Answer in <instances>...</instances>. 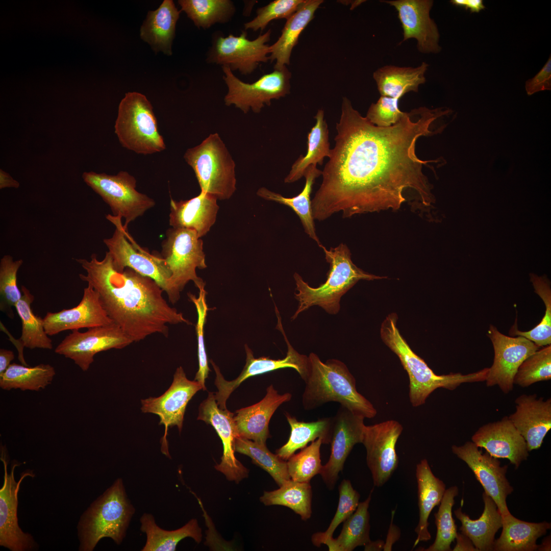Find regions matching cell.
<instances>
[{
    "label": "cell",
    "mask_w": 551,
    "mask_h": 551,
    "mask_svg": "<svg viewBox=\"0 0 551 551\" xmlns=\"http://www.w3.org/2000/svg\"><path fill=\"white\" fill-rule=\"evenodd\" d=\"M448 112L442 108H420L415 120L413 110L404 112L395 124L379 127L343 97L335 145L311 201L314 220L323 221L339 212L347 218L398 210L406 201L404 192L409 188L418 193L424 205L431 206L435 201L433 186L422 168L434 161L419 159L415 144L421 136L437 133L430 130L431 124Z\"/></svg>",
    "instance_id": "obj_1"
},
{
    "label": "cell",
    "mask_w": 551,
    "mask_h": 551,
    "mask_svg": "<svg viewBox=\"0 0 551 551\" xmlns=\"http://www.w3.org/2000/svg\"><path fill=\"white\" fill-rule=\"evenodd\" d=\"M75 260L86 272L80 279L98 293L109 317L133 342L157 333L167 337L168 324H192L168 304L154 280L129 267L115 270L108 252L102 260L95 254Z\"/></svg>",
    "instance_id": "obj_2"
},
{
    "label": "cell",
    "mask_w": 551,
    "mask_h": 551,
    "mask_svg": "<svg viewBox=\"0 0 551 551\" xmlns=\"http://www.w3.org/2000/svg\"><path fill=\"white\" fill-rule=\"evenodd\" d=\"M308 357L309 372L302 399L305 410L334 402L364 418L377 415L373 405L358 392L356 380L343 362L331 359L324 363L314 353Z\"/></svg>",
    "instance_id": "obj_3"
},
{
    "label": "cell",
    "mask_w": 551,
    "mask_h": 551,
    "mask_svg": "<svg viewBox=\"0 0 551 551\" xmlns=\"http://www.w3.org/2000/svg\"><path fill=\"white\" fill-rule=\"evenodd\" d=\"M397 316L389 314L381 327V337L384 343L398 357L409 378V396L414 407L423 405L436 389L453 390L463 383L485 381L489 367L468 374L450 373L437 375L424 361L410 348L397 327Z\"/></svg>",
    "instance_id": "obj_4"
},
{
    "label": "cell",
    "mask_w": 551,
    "mask_h": 551,
    "mask_svg": "<svg viewBox=\"0 0 551 551\" xmlns=\"http://www.w3.org/2000/svg\"><path fill=\"white\" fill-rule=\"evenodd\" d=\"M330 264L327 280L318 287H312L297 273L293 277L296 284L295 297L298 302L297 309L291 317L295 319L299 313L313 306H318L330 314H336L340 310L341 297L361 280H373L385 278L365 272L358 267L351 259L347 245L341 243L327 249L319 246Z\"/></svg>",
    "instance_id": "obj_5"
},
{
    "label": "cell",
    "mask_w": 551,
    "mask_h": 551,
    "mask_svg": "<svg viewBox=\"0 0 551 551\" xmlns=\"http://www.w3.org/2000/svg\"><path fill=\"white\" fill-rule=\"evenodd\" d=\"M134 513L122 480H116L81 516L78 525L79 550L92 551L106 537L121 544Z\"/></svg>",
    "instance_id": "obj_6"
},
{
    "label": "cell",
    "mask_w": 551,
    "mask_h": 551,
    "mask_svg": "<svg viewBox=\"0 0 551 551\" xmlns=\"http://www.w3.org/2000/svg\"><path fill=\"white\" fill-rule=\"evenodd\" d=\"M184 158L193 169L201 191L220 200L233 195L236 190V164L218 133L188 148Z\"/></svg>",
    "instance_id": "obj_7"
},
{
    "label": "cell",
    "mask_w": 551,
    "mask_h": 551,
    "mask_svg": "<svg viewBox=\"0 0 551 551\" xmlns=\"http://www.w3.org/2000/svg\"><path fill=\"white\" fill-rule=\"evenodd\" d=\"M114 128L121 145L137 154H152L166 148L153 106L139 92L126 93L119 105Z\"/></svg>",
    "instance_id": "obj_8"
},
{
    "label": "cell",
    "mask_w": 551,
    "mask_h": 551,
    "mask_svg": "<svg viewBox=\"0 0 551 551\" xmlns=\"http://www.w3.org/2000/svg\"><path fill=\"white\" fill-rule=\"evenodd\" d=\"M162 243L161 257L171 272L170 286L177 302L180 292L192 281L198 289L205 286L196 269L207 267L203 241L192 230L171 228Z\"/></svg>",
    "instance_id": "obj_9"
},
{
    "label": "cell",
    "mask_w": 551,
    "mask_h": 551,
    "mask_svg": "<svg viewBox=\"0 0 551 551\" xmlns=\"http://www.w3.org/2000/svg\"><path fill=\"white\" fill-rule=\"evenodd\" d=\"M106 217L116 226L112 236L103 240L108 248L114 269L121 272L129 267L151 278L166 293L169 302L176 304L170 284L171 273L165 260L161 257L149 254L137 245L128 230L123 228L121 218L110 214Z\"/></svg>",
    "instance_id": "obj_10"
},
{
    "label": "cell",
    "mask_w": 551,
    "mask_h": 551,
    "mask_svg": "<svg viewBox=\"0 0 551 551\" xmlns=\"http://www.w3.org/2000/svg\"><path fill=\"white\" fill-rule=\"evenodd\" d=\"M84 182L110 207L113 216L125 219L123 228L154 207L155 201L136 189V180L125 171L117 174L84 172Z\"/></svg>",
    "instance_id": "obj_11"
},
{
    "label": "cell",
    "mask_w": 551,
    "mask_h": 551,
    "mask_svg": "<svg viewBox=\"0 0 551 551\" xmlns=\"http://www.w3.org/2000/svg\"><path fill=\"white\" fill-rule=\"evenodd\" d=\"M223 80L228 87L224 98L226 105H234L244 113L252 110L259 113L272 99H278L290 93L291 74L286 67L274 69L256 82L246 83L237 78L229 66H222Z\"/></svg>",
    "instance_id": "obj_12"
},
{
    "label": "cell",
    "mask_w": 551,
    "mask_h": 551,
    "mask_svg": "<svg viewBox=\"0 0 551 551\" xmlns=\"http://www.w3.org/2000/svg\"><path fill=\"white\" fill-rule=\"evenodd\" d=\"M277 316L278 320L277 328L283 334L288 347L286 356L284 359L275 360L269 357L255 358L252 349L247 344H245L246 356L245 365L240 375L236 379L231 381L226 380L219 367L212 360H210L216 374L215 385L218 391L214 395L220 408L227 409L226 402L230 394L243 381L251 377L281 368H291L296 370L304 381L307 378L310 366L309 357L299 354L292 347L284 332L280 315L278 314Z\"/></svg>",
    "instance_id": "obj_13"
},
{
    "label": "cell",
    "mask_w": 551,
    "mask_h": 551,
    "mask_svg": "<svg viewBox=\"0 0 551 551\" xmlns=\"http://www.w3.org/2000/svg\"><path fill=\"white\" fill-rule=\"evenodd\" d=\"M201 389V384L195 380L187 379L183 367L180 366L174 373L171 385L163 394L141 400L142 412L157 415L160 418L159 424L164 426V433L161 441V452L169 458L170 456L167 440L168 428L177 426L180 432L181 431L187 404Z\"/></svg>",
    "instance_id": "obj_14"
},
{
    "label": "cell",
    "mask_w": 551,
    "mask_h": 551,
    "mask_svg": "<svg viewBox=\"0 0 551 551\" xmlns=\"http://www.w3.org/2000/svg\"><path fill=\"white\" fill-rule=\"evenodd\" d=\"M134 342L114 323L88 329L72 330L57 346L55 352L72 360L84 371L94 361V356L111 349H121Z\"/></svg>",
    "instance_id": "obj_15"
},
{
    "label": "cell",
    "mask_w": 551,
    "mask_h": 551,
    "mask_svg": "<svg viewBox=\"0 0 551 551\" xmlns=\"http://www.w3.org/2000/svg\"><path fill=\"white\" fill-rule=\"evenodd\" d=\"M487 336L492 343L494 356L489 367L486 385L498 386L503 393H509L513 389L514 377L520 365L540 347L524 337L504 335L492 324Z\"/></svg>",
    "instance_id": "obj_16"
},
{
    "label": "cell",
    "mask_w": 551,
    "mask_h": 551,
    "mask_svg": "<svg viewBox=\"0 0 551 551\" xmlns=\"http://www.w3.org/2000/svg\"><path fill=\"white\" fill-rule=\"evenodd\" d=\"M403 428L389 420L365 425L362 443L366 450V462L374 486L380 487L391 478L398 465L396 444Z\"/></svg>",
    "instance_id": "obj_17"
},
{
    "label": "cell",
    "mask_w": 551,
    "mask_h": 551,
    "mask_svg": "<svg viewBox=\"0 0 551 551\" xmlns=\"http://www.w3.org/2000/svg\"><path fill=\"white\" fill-rule=\"evenodd\" d=\"M479 448L473 442L467 441L463 445H453L452 450L471 469L484 492L495 503L502 516L507 515L511 513L506 498L513 491L506 477L508 466H501L497 458L487 452L482 453Z\"/></svg>",
    "instance_id": "obj_18"
},
{
    "label": "cell",
    "mask_w": 551,
    "mask_h": 551,
    "mask_svg": "<svg viewBox=\"0 0 551 551\" xmlns=\"http://www.w3.org/2000/svg\"><path fill=\"white\" fill-rule=\"evenodd\" d=\"M271 35L270 30L256 39L250 40L246 33L239 36L230 35L219 37L214 43L209 60L212 63L229 66L232 70H238L247 75L253 72L261 62L269 60L270 46L267 43Z\"/></svg>",
    "instance_id": "obj_19"
},
{
    "label": "cell",
    "mask_w": 551,
    "mask_h": 551,
    "mask_svg": "<svg viewBox=\"0 0 551 551\" xmlns=\"http://www.w3.org/2000/svg\"><path fill=\"white\" fill-rule=\"evenodd\" d=\"M234 413L218 406L213 392L200 404L197 420L212 425L221 440L223 455L219 464L215 468L222 472L227 480L238 483L248 477V470L235 456V444L238 437L234 419Z\"/></svg>",
    "instance_id": "obj_20"
},
{
    "label": "cell",
    "mask_w": 551,
    "mask_h": 551,
    "mask_svg": "<svg viewBox=\"0 0 551 551\" xmlns=\"http://www.w3.org/2000/svg\"><path fill=\"white\" fill-rule=\"evenodd\" d=\"M364 417L341 406L332 417L331 450L327 463L320 473L330 489H332L338 474L354 445L362 443L365 427Z\"/></svg>",
    "instance_id": "obj_21"
},
{
    "label": "cell",
    "mask_w": 551,
    "mask_h": 551,
    "mask_svg": "<svg viewBox=\"0 0 551 551\" xmlns=\"http://www.w3.org/2000/svg\"><path fill=\"white\" fill-rule=\"evenodd\" d=\"M4 466V484L0 489V545L12 551H25L34 549L36 546L32 536L23 532L18 523V493L21 482L27 477H34L31 470L21 474L16 482L14 471L18 464L12 466L8 473L7 462L2 453L1 458Z\"/></svg>",
    "instance_id": "obj_22"
},
{
    "label": "cell",
    "mask_w": 551,
    "mask_h": 551,
    "mask_svg": "<svg viewBox=\"0 0 551 551\" xmlns=\"http://www.w3.org/2000/svg\"><path fill=\"white\" fill-rule=\"evenodd\" d=\"M394 7L403 30V40L411 38L417 41L418 50L422 53H437L441 49L439 45L440 35L430 12L433 5L431 0L383 1Z\"/></svg>",
    "instance_id": "obj_23"
},
{
    "label": "cell",
    "mask_w": 551,
    "mask_h": 551,
    "mask_svg": "<svg viewBox=\"0 0 551 551\" xmlns=\"http://www.w3.org/2000/svg\"><path fill=\"white\" fill-rule=\"evenodd\" d=\"M43 318L48 336L66 330L90 329L113 323L102 305L98 293L89 284L84 288L82 299L77 306L57 312H48Z\"/></svg>",
    "instance_id": "obj_24"
},
{
    "label": "cell",
    "mask_w": 551,
    "mask_h": 551,
    "mask_svg": "<svg viewBox=\"0 0 551 551\" xmlns=\"http://www.w3.org/2000/svg\"><path fill=\"white\" fill-rule=\"evenodd\" d=\"M471 441L495 458L509 460L516 469L529 455L524 439L508 416L480 427Z\"/></svg>",
    "instance_id": "obj_25"
},
{
    "label": "cell",
    "mask_w": 551,
    "mask_h": 551,
    "mask_svg": "<svg viewBox=\"0 0 551 551\" xmlns=\"http://www.w3.org/2000/svg\"><path fill=\"white\" fill-rule=\"evenodd\" d=\"M515 403V411L508 418L524 439L529 452L538 449L551 429V398L523 394Z\"/></svg>",
    "instance_id": "obj_26"
},
{
    "label": "cell",
    "mask_w": 551,
    "mask_h": 551,
    "mask_svg": "<svg viewBox=\"0 0 551 551\" xmlns=\"http://www.w3.org/2000/svg\"><path fill=\"white\" fill-rule=\"evenodd\" d=\"M290 393L280 394L272 385L266 389V393L259 402L236 411L234 416L239 437L259 444H266L270 437L269 423L272 415L282 404L290 401Z\"/></svg>",
    "instance_id": "obj_27"
},
{
    "label": "cell",
    "mask_w": 551,
    "mask_h": 551,
    "mask_svg": "<svg viewBox=\"0 0 551 551\" xmlns=\"http://www.w3.org/2000/svg\"><path fill=\"white\" fill-rule=\"evenodd\" d=\"M214 196L201 191L196 196L179 202L170 199L169 223L173 228L195 231L199 238L214 224L219 206Z\"/></svg>",
    "instance_id": "obj_28"
},
{
    "label": "cell",
    "mask_w": 551,
    "mask_h": 551,
    "mask_svg": "<svg viewBox=\"0 0 551 551\" xmlns=\"http://www.w3.org/2000/svg\"><path fill=\"white\" fill-rule=\"evenodd\" d=\"M416 477L419 518L415 529L417 538L413 547L421 541L431 539L428 519L434 508L440 504L446 490L445 484L434 474L426 459L417 464Z\"/></svg>",
    "instance_id": "obj_29"
},
{
    "label": "cell",
    "mask_w": 551,
    "mask_h": 551,
    "mask_svg": "<svg viewBox=\"0 0 551 551\" xmlns=\"http://www.w3.org/2000/svg\"><path fill=\"white\" fill-rule=\"evenodd\" d=\"M482 497L484 508L479 519H470L461 507L454 514L461 522V533L470 539L478 550H493L495 535L502 527L503 517L491 497L484 492Z\"/></svg>",
    "instance_id": "obj_30"
},
{
    "label": "cell",
    "mask_w": 551,
    "mask_h": 551,
    "mask_svg": "<svg viewBox=\"0 0 551 551\" xmlns=\"http://www.w3.org/2000/svg\"><path fill=\"white\" fill-rule=\"evenodd\" d=\"M180 13L172 0H164L157 9L148 12L140 28L141 38L154 52L171 55V45Z\"/></svg>",
    "instance_id": "obj_31"
},
{
    "label": "cell",
    "mask_w": 551,
    "mask_h": 551,
    "mask_svg": "<svg viewBox=\"0 0 551 551\" xmlns=\"http://www.w3.org/2000/svg\"><path fill=\"white\" fill-rule=\"evenodd\" d=\"M322 0H304L297 10L287 19L277 41L270 46L269 60L276 61L274 69H280L290 64L292 49L297 43L299 37L313 19L314 14Z\"/></svg>",
    "instance_id": "obj_32"
},
{
    "label": "cell",
    "mask_w": 551,
    "mask_h": 551,
    "mask_svg": "<svg viewBox=\"0 0 551 551\" xmlns=\"http://www.w3.org/2000/svg\"><path fill=\"white\" fill-rule=\"evenodd\" d=\"M503 530L499 537L494 541L493 550L534 551L538 550V538L550 528L546 521L529 522L518 519L511 513L502 516Z\"/></svg>",
    "instance_id": "obj_33"
},
{
    "label": "cell",
    "mask_w": 551,
    "mask_h": 551,
    "mask_svg": "<svg viewBox=\"0 0 551 551\" xmlns=\"http://www.w3.org/2000/svg\"><path fill=\"white\" fill-rule=\"evenodd\" d=\"M428 66L425 62L416 67L387 65L375 70L373 78L381 96L399 99L408 92H418L426 81Z\"/></svg>",
    "instance_id": "obj_34"
},
{
    "label": "cell",
    "mask_w": 551,
    "mask_h": 551,
    "mask_svg": "<svg viewBox=\"0 0 551 551\" xmlns=\"http://www.w3.org/2000/svg\"><path fill=\"white\" fill-rule=\"evenodd\" d=\"M321 173L322 171L318 169L316 165L309 166L304 176L305 178V184L303 190L298 195L292 197H284L265 187H261L257 191V195L265 200L274 201L291 208L299 217L305 233L314 240L319 246L321 244L316 233L310 195L316 179L321 176Z\"/></svg>",
    "instance_id": "obj_35"
},
{
    "label": "cell",
    "mask_w": 551,
    "mask_h": 551,
    "mask_svg": "<svg viewBox=\"0 0 551 551\" xmlns=\"http://www.w3.org/2000/svg\"><path fill=\"white\" fill-rule=\"evenodd\" d=\"M140 521V530L146 536L142 551L176 550L178 543L186 537L192 538L198 543L202 541V530L196 519H192L182 528L172 531L160 528L149 513H144Z\"/></svg>",
    "instance_id": "obj_36"
},
{
    "label": "cell",
    "mask_w": 551,
    "mask_h": 551,
    "mask_svg": "<svg viewBox=\"0 0 551 551\" xmlns=\"http://www.w3.org/2000/svg\"><path fill=\"white\" fill-rule=\"evenodd\" d=\"M324 111L319 109L314 118L315 125L308 135V148L305 156L300 155L292 164L285 177V183H292L304 176L307 168L311 165H321L325 157H330L331 148L329 141V129L324 118Z\"/></svg>",
    "instance_id": "obj_37"
},
{
    "label": "cell",
    "mask_w": 551,
    "mask_h": 551,
    "mask_svg": "<svg viewBox=\"0 0 551 551\" xmlns=\"http://www.w3.org/2000/svg\"><path fill=\"white\" fill-rule=\"evenodd\" d=\"M291 428L288 441L276 450V454L287 461L295 452L302 449L308 443L321 438L323 444L331 442L332 431V417H324L312 422L297 420L288 413L285 414Z\"/></svg>",
    "instance_id": "obj_38"
},
{
    "label": "cell",
    "mask_w": 551,
    "mask_h": 551,
    "mask_svg": "<svg viewBox=\"0 0 551 551\" xmlns=\"http://www.w3.org/2000/svg\"><path fill=\"white\" fill-rule=\"evenodd\" d=\"M372 492L373 489L368 497L359 503L356 511L343 522L338 537H332L324 542L329 550L352 551L356 547L365 546L371 541L368 508Z\"/></svg>",
    "instance_id": "obj_39"
},
{
    "label": "cell",
    "mask_w": 551,
    "mask_h": 551,
    "mask_svg": "<svg viewBox=\"0 0 551 551\" xmlns=\"http://www.w3.org/2000/svg\"><path fill=\"white\" fill-rule=\"evenodd\" d=\"M21 297L14 307L21 321L18 350L24 347L31 349H52L53 342L45 331L43 318L35 314L31 307L35 299L34 295L24 285L21 286Z\"/></svg>",
    "instance_id": "obj_40"
},
{
    "label": "cell",
    "mask_w": 551,
    "mask_h": 551,
    "mask_svg": "<svg viewBox=\"0 0 551 551\" xmlns=\"http://www.w3.org/2000/svg\"><path fill=\"white\" fill-rule=\"evenodd\" d=\"M55 375L54 367L48 364L29 367L13 363L0 375V387L6 390L39 391L50 385Z\"/></svg>",
    "instance_id": "obj_41"
},
{
    "label": "cell",
    "mask_w": 551,
    "mask_h": 551,
    "mask_svg": "<svg viewBox=\"0 0 551 551\" xmlns=\"http://www.w3.org/2000/svg\"><path fill=\"white\" fill-rule=\"evenodd\" d=\"M312 495L310 483L298 482L290 479L277 490L264 491L260 499L266 506L287 507L298 514L302 520H307L311 516Z\"/></svg>",
    "instance_id": "obj_42"
},
{
    "label": "cell",
    "mask_w": 551,
    "mask_h": 551,
    "mask_svg": "<svg viewBox=\"0 0 551 551\" xmlns=\"http://www.w3.org/2000/svg\"><path fill=\"white\" fill-rule=\"evenodd\" d=\"M235 452L251 458L253 463L267 471L279 487L290 479L287 461L270 452L266 444L238 436L235 441Z\"/></svg>",
    "instance_id": "obj_43"
},
{
    "label": "cell",
    "mask_w": 551,
    "mask_h": 551,
    "mask_svg": "<svg viewBox=\"0 0 551 551\" xmlns=\"http://www.w3.org/2000/svg\"><path fill=\"white\" fill-rule=\"evenodd\" d=\"M181 10L198 28L206 29L217 22H225L234 12L229 0H180Z\"/></svg>",
    "instance_id": "obj_44"
},
{
    "label": "cell",
    "mask_w": 551,
    "mask_h": 551,
    "mask_svg": "<svg viewBox=\"0 0 551 551\" xmlns=\"http://www.w3.org/2000/svg\"><path fill=\"white\" fill-rule=\"evenodd\" d=\"M458 492V488L455 486L445 490L438 510L434 514L437 527L435 541L429 547L421 550H451L450 545L458 533L457 525L452 515V508Z\"/></svg>",
    "instance_id": "obj_45"
},
{
    "label": "cell",
    "mask_w": 551,
    "mask_h": 551,
    "mask_svg": "<svg viewBox=\"0 0 551 551\" xmlns=\"http://www.w3.org/2000/svg\"><path fill=\"white\" fill-rule=\"evenodd\" d=\"M322 444V439L318 438L287 460L290 479L298 482L310 483L313 477L320 474L322 467L320 453Z\"/></svg>",
    "instance_id": "obj_46"
},
{
    "label": "cell",
    "mask_w": 551,
    "mask_h": 551,
    "mask_svg": "<svg viewBox=\"0 0 551 551\" xmlns=\"http://www.w3.org/2000/svg\"><path fill=\"white\" fill-rule=\"evenodd\" d=\"M551 379V345L543 346L527 358L515 374L514 384L527 387Z\"/></svg>",
    "instance_id": "obj_47"
},
{
    "label": "cell",
    "mask_w": 551,
    "mask_h": 551,
    "mask_svg": "<svg viewBox=\"0 0 551 551\" xmlns=\"http://www.w3.org/2000/svg\"><path fill=\"white\" fill-rule=\"evenodd\" d=\"M23 260H13L10 255L4 256L0 260V310L10 318H14L12 307L22 296L17 284V274Z\"/></svg>",
    "instance_id": "obj_48"
},
{
    "label": "cell",
    "mask_w": 551,
    "mask_h": 551,
    "mask_svg": "<svg viewBox=\"0 0 551 551\" xmlns=\"http://www.w3.org/2000/svg\"><path fill=\"white\" fill-rule=\"evenodd\" d=\"M338 490L339 497L337 509L329 527L325 532L315 533L312 536V543L315 546H320L332 538L337 527L349 517L358 506L360 495L354 489L350 481L344 479Z\"/></svg>",
    "instance_id": "obj_49"
},
{
    "label": "cell",
    "mask_w": 551,
    "mask_h": 551,
    "mask_svg": "<svg viewBox=\"0 0 551 551\" xmlns=\"http://www.w3.org/2000/svg\"><path fill=\"white\" fill-rule=\"evenodd\" d=\"M205 286L198 288L199 294L198 297L190 292L187 293L189 299L194 304L197 314L195 330L197 340L198 369L195 374L194 380L201 384L204 390H206L205 380L208 378L210 371L208 366L204 341V326L208 311L206 303L207 292L205 289Z\"/></svg>",
    "instance_id": "obj_50"
},
{
    "label": "cell",
    "mask_w": 551,
    "mask_h": 551,
    "mask_svg": "<svg viewBox=\"0 0 551 551\" xmlns=\"http://www.w3.org/2000/svg\"><path fill=\"white\" fill-rule=\"evenodd\" d=\"M304 0H276L260 8L257 16L244 24L245 30L263 31L272 20L289 18L298 8Z\"/></svg>",
    "instance_id": "obj_51"
},
{
    "label": "cell",
    "mask_w": 551,
    "mask_h": 551,
    "mask_svg": "<svg viewBox=\"0 0 551 551\" xmlns=\"http://www.w3.org/2000/svg\"><path fill=\"white\" fill-rule=\"evenodd\" d=\"M399 99L381 96L375 103H372L366 117L379 127H389L396 123L404 114L398 107Z\"/></svg>",
    "instance_id": "obj_52"
},
{
    "label": "cell",
    "mask_w": 551,
    "mask_h": 551,
    "mask_svg": "<svg viewBox=\"0 0 551 551\" xmlns=\"http://www.w3.org/2000/svg\"><path fill=\"white\" fill-rule=\"evenodd\" d=\"M525 89L529 95L551 89V57L541 70L532 79L525 82Z\"/></svg>",
    "instance_id": "obj_53"
},
{
    "label": "cell",
    "mask_w": 551,
    "mask_h": 551,
    "mask_svg": "<svg viewBox=\"0 0 551 551\" xmlns=\"http://www.w3.org/2000/svg\"><path fill=\"white\" fill-rule=\"evenodd\" d=\"M395 510L392 511L391 520L388 529L387 538L383 547V550L390 551L393 544L397 541L400 536V529L393 523V520Z\"/></svg>",
    "instance_id": "obj_54"
},
{
    "label": "cell",
    "mask_w": 551,
    "mask_h": 551,
    "mask_svg": "<svg viewBox=\"0 0 551 551\" xmlns=\"http://www.w3.org/2000/svg\"><path fill=\"white\" fill-rule=\"evenodd\" d=\"M450 3L466 10L469 9L471 13H479L485 8L482 0H452Z\"/></svg>",
    "instance_id": "obj_55"
},
{
    "label": "cell",
    "mask_w": 551,
    "mask_h": 551,
    "mask_svg": "<svg viewBox=\"0 0 551 551\" xmlns=\"http://www.w3.org/2000/svg\"><path fill=\"white\" fill-rule=\"evenodd\" d=\"M455 539L457 543L453 550H478L470 539L461 533H457Z\"/></svg>",
    "instance_id": "obj_56"
},
{
    "label": "cell",
    "mask_w": 551,
    "mask_h": 551,
    "mask_svg": "<svg viewBox=\"0 0 551 551\" xmlns=\"http://www.w3.org/2000/svg\"><path fill=\"white\" fill-rule=\"evenodd\" d=\"M14 358L15 356L12 350L4 348L0 349V375L7 370Z\"/></svg>",
    "instance_id": "obj_57"
},
{
    "label": "cell",
    "mask_w": 551,
    "mask_h": 551,
    "mask_svg": "<svg viewBox=\"0 0 551 551\" xmlns=\"http://www.w3.org/2000/svg\"><path fill=\"white\" fill-rule=\"evenodd\" d=\"M19 183L14 180L8 173L3 169H0V189L5 188H18Z\"/></svg>",
    "instance_id": "obj_58"
},
{
    "label": "cell",
    "mask_w": 551,
    "mask_h": 551,
    "mask_svg": "<svg viewBox=\"0 0 551 551\" xmlns=\"http://www.w3.org/2000/svg\"><path fill=\"white\" fill-rule=\"evenodd\" d=\"M384 543L382 540H378L374 541H370L368 544L365 545V550H383Z\"/></svg>",
    "instance_id": "obj_59"
}]
</instances>
